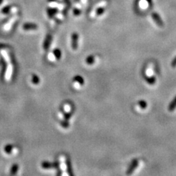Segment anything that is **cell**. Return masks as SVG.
Segmentation results:
<instances>
[{"label": "cell", "instance_id": "cell-21", "mask_svg": "<svg viewBox=\"0 0 176 176\" xmlns=\"http://www.w3.org/2000/svg\"><path fill=\"white\" fill-rule=\"evenodd\" d=\"M139 106H140V108L145 109L147 107V103L144 101H141L139 102Z\"/></svg>", "mask_w": 176, "mask_h": 176}, {"label": "cell", "instance_id": "cell-8", "mask_svg": "<svg viewBox=\"0 0 176 176\" xmlns=\"http://www.w3.org/2000/svg\"><path fill=\"white\" fill-rule=\"evenodd\" d=\"M138 165H139V161L137 160V159H134V160L131 162V164H130V166H129V168H128V170H127V173H126V174H127V175H131L132 173L135 171L136 169L137 168Z\"/></svg>", "mask_w": 176, "mask_h": 176}, {"label": "cell", "instance_id": "cell-3", "mask_svg": "<svg viewBox=\"0 0 176 176\" xmlns=\"http://www.w3.org/2000/svg\"><path fill=\"white\" fill-rule=\"evenodd\" d=\"M85 82L84 79L80 76H76L73 80V87L75 90H80L81 87L84 85Z\"/></svg>", "mask_w": 176, "mask_h": 176}, {"label": "cell", "instance_id": "cell-10", "mask_svg": "<svg viewBox=\"0 0 176 176\" xmlns=\"http://www.w3.org/2000/svg\"><path fill=\"white\" fill-rule=\"evenodd\" d=\"M41 167H42L43 170H49V171H51L52 170H54L56 169V167H55V165L54 164L50 163V162H43V163L41 164Z\"/></svg>", "mask_w": 176, "mask_h": 176}, {"label": "cell", "instance_id": "cell-24", "mask_svg": "<svg viewBox=\"0 0 176 176\" xmlns=\"http://www.w3.org/2000/svg\"><path fill=\"white\" fill-rule=\"evenodd\" d=\"M171 65H172V67H173V68H175V67H176V57H175L174 60L172 61Z\"/></svg>", "mask_w": 176, "mask_h": 176}, {"label": "cell", "instance_id": "cell-25", "mask_svg": "<svg viewBox=\"0 0 176 176\" xmlns=\"http://www.w3.org/2000/svg\"><path fill=\"white\" fill-rule=\"evenodd\" d=\"M87 0H81V3L82 4H85Z\"/></svg>", "mask_w": 176, "mask_h": 176}, {"label": "cell", "instance_id": "cell-16", "mask_svg": "<svg viewBox=\"0 0 176 176\" xmlns=\"http://www.w3.org/2000/svg\"><path fill=\"white\" fill-rule=\"evenodd\" d=\"M18 171H19V165L15 164L14 165L12 166V167H11L10 169V175H16L17 174Z\"/></svg>", "mask_w": 176, "mask_h": 176}, {"label": "cell", "instance_id": "cell-19", "mask_svg": "<svg viewBox=\"0 0 176 176\" xmlns=\"http://www.w3.org/2000/svg\"><path fill=\"white\" fill-rule=\"evenodd\" d=\"M49 6L52 7V8H59L60 10H63V8H64V5H61V4H58L57 3V2H51L50 4H49Z\"/></svg>", "mask_w": 176, "mask_h": 176}, {"label": "cell", "instance_id": "cell-12", "mask_svg": "<svg viewBox=\"0 0 176 176\" xmlns=\"http://www.w3.org/2000/svg\"><path fill=\"white\" fill-rule=\"evenodd\" d=\"M98 60V57L94 55H90L89 57H87L86 60H85V63L87 65H93L96 63V61Z\"/></svg>", "mask_w": 176, "mask_h": 176}, {"label": "cell", "instance_id": "cell-26", "mask_svg": "<svg viewBox=\"0 0 176 176\" xmlns=\"http://www.w3.org/2000/svg\"><path fill=\"white\" fill-rule=\"evenodd\" d=\"M147 1H148V2H149V3H151V0H147Z\"/></svg>", "mask_w": 176, "mask_h": 176}, {"label": "cell", "instance_id": "cell-2", "mask_svg": "<svg viewBox=\"0 0 176 176\" xmlns=\"http://www.w3.org/2000/svg\"><path fill=\"white\" fill-rule=\"evenodd\" d=\"M13 71H14V68H13V63H7L6 69H5V79L7 82H10L13 77Z\"/></svg>", "mask_w": 176, "mask_h": 176}, {"label": "cell", "instance_id": "cell-18", "mask_svg": "<svg viewBox=\"0 0 176 176\" xmlns=\"http://www.w3.org/2000/svg\"><path fill=\"white\" fill-rule=\"evenodd\" d=\"M32 83L35 85H38L40 84L39 77L37 75H32Z\"/></svg>", "mask_w": 176, "mask_h": 176}, {"label": "cell", "instance_id": "cell-17", "mask_svg": "<svg viewBox=\"0 0 176 176\" xmlns=\"http://www.w3.org/2000/svg\"><path fill=\"white\" fill-rule=\"evenodd\" d=\"M175 108H176V97L173 99V101L170 104L168 107V109L170 112H173V110H174Z\"/></svg>", "mask_w": 176, "mask_h": 176}, {"label": "cell", "instance_id": "cell-27", "mask_svg": "<svg viewBox=\"0 0 176 176\" xmlns=\"http://www.w3.org/2000/svg\"><path fill=\"white\" fill-rule=\"evenodd\" d=\"M2 0H0V4L2 3Z\"/></svg>", "mask_w": 176, "mask_h": 176}, {"label": "cell", "instance_id": "cell-7", "mask_svg": "<svg viewBox=\"0 0 176 176\" xmlns=\"http://www.w3.org/2000/svg\"><path fill=\"white\" fill-rule=\"evenodd\" d=\"M71 46L74 51L77 50L78 49V41H79V35L77 33H74L71 37Z\"/></svg>", "mask_w": 176, "mask_h": 176}, {"label": "cell", "instance_id": "cell-14", "mask_svg": "<svg viewBox=\"0 0 176 176\" xmlns=\"http://www.w3.org/2000/svg\"><path fill=\"white\" fill-rule=\"evenodd\" d=\"M23 29L24 30H36L38 29V26L34 24H25L23 25Z\"/></svg>", "mask_w": 176, "mask_h": 176}, {"label": "cell", "instance_id": "cell-22", "mask_svg": "<svg viewBox=\"0 0 176 176\" xmlns=\"http://www.w3.org/2000/svg\"><path fill=\"white\" fill-rule=\"evenodd\" d=\"M146 80L148 81L149 84H151V85H153V84L155 83L156 79H155L154 77H151V78H146Z\"/></svg>", "mask_w": 176, "mask_h": 176}, {"label": "cell", "instance_id": "cell-23", "mask_svg": "<svg viewBox=\"0 0 176 176\" xmlns=\"http://www.w3.org/2000/svg\"><path fill=\"white\" fill-rule=\"evenodd\" d=\"M56 18H57V19H59V20H63L64 19V16H63V13H57V15H56Z\"/></svg>", "mask_w": 176, "mask_h": 176}, {"label": "cell", "instance_id": "cell-11", "mask_svg": "<svg viewBox=\"0 0 176 176\" xmlns=\"http://www.w3.org/2000/svg\"><path fill=\"white\" fill-rule=\"evenodd\" d=\"M72 105L70 103H65L63 104V112L68 117V115H71L72 113Z\"/></svg>", "mask_w": 176, "mask_h": 176}, {"label": "cell", "instance_id": "cell-20", "mask_svg": "<svg viewBox=\"0 0 176 176\" xmlns=\"http://www.w3.org/2000/svg\"><path fill=\"white\" fill-rule=\"evenodd\" d=\"M54 53L55 56H56V58L57 60H59L61 57V51L58 49H56L54 50Z\"/></svg>", "mask_w": 176, "mask_h": 176}, {"label": "cell", "instance_id": "cell-5", "mask_svg": "<svg viewBox=\"0 0 176 176\" xmlns=\"http://www.w3.org/2000/svg\"><path fill=\"white\" fill-rule=\"evenodd\" d=\"M0 54H1V55L2 56L5 61L6 62V63H12L10 54L9 50H8V49H6V48H2V49H0Z\"/></svg>", "mask_w": 176, "mask_h": 176}, {"label": "cell", "instance_id": "cell-1", "mask_svg": "<svg viewBox=\"0 0 176 176\" xmlns=\"http://www.w3.org/2000/svg\"><path fill=\"white\" fill-rule=\"evenodd\" d=\"M59 162H60V169L62 171V175H70V173H68V167L67 158L65 155L62 154L59 156Z\"/></svg>", "mask_w": 176, "mask_h": 176}, {"label": "cell", "instance_id": "cell-9", "mask_svg": "<svg viewBox=\"0 0 176 176\" xmlns=\"http://www.w3.org/2000/svg\"><path fill=\"white\" fill-rule=\"evenodd\" d=\"M151 16H152L153 21L156 22V24H157L159 27H164L163 21H162V19H161V17H160V16H159L158 13H153L152 15H151Z\"/></svg>", "mask_w": 176, "mask_h": 176}, {"label": "cell", "instance_id": "cell-15", "mask_svg": "<svg viewBox=\"0 0 176 176\" xmlns=\"http://www.w3.org/2000/svg\"><path fill=\"white\" fill-rule=\"evenodd\" d=\"M47 59L49 62H51V63H55V62L57 60V58H56V56H55L54 53V52H49V53L48 54Z\"/></svg>", "mask_w": 176, "mask_h": 176}, {"label": "cell", "instance_id": "cell-6", "mask_svg": "<svg viewBox=\"0 0 176 176\" xmlns=\"http://www.w3.org/2000/svg\"><path fill=\"white\" fill-rule=\"evenodd\" d=\"M18 19H19V16H13V17L11 18V19H10L8 22H7L6 24L4 25V27H3L4 31H5V32L10 31L11 29V27H13V25L14 24V23L16 21V20H17Z\"/></svg>", "mask_w": 176, "mask_h": 176}, {"label": "cell", "instance_id": "cell-13", "mask_svg": "<svg viewBox=\"0 0 176 176\" xmlns=\"http://www.w3.org/2000/svg\"><path fill=\"white\" fill-rule=\"evenodd\" d=\"M52 37L51 35H49L47 37H46V40L44 41L43 43V49L44 50L47 51L48 49H49L50 47V45L52 43Z\"/></svg>", "mask_w": 176, "mask_h": 176}, {"label": "cell", "instance_id": "cell-4", "mask_svg": "<svg viewBox=\"0 0 176 176\" xmlns=\"http://www.w3.org/2000/svg\"><path fill=\"white\" fill-rule=\"evenodd\" d=\"M4 152L7 155H16L19 153V148L17 147H15L14 145H7L4 148Z\"/></svg>", "mask_w": 176, "mask_h": 176}]
</instances>
